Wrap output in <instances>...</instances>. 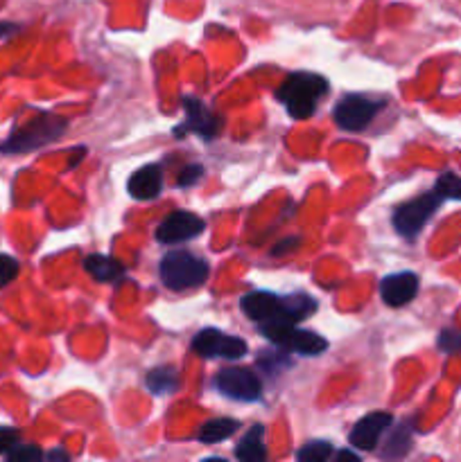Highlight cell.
<instances>
[{
  "mask_svg": "<svg viewBox=\"0 0 461 462\" xmlns=\"http://www.w3.org/2000/svg\"><path fill=\"white\" fill-rule=\"evenodd\" d=\"M325 93H328L325 77L315 75V72H292L276 90V97L289 113V117L307 120V117L315 116L316 104Z\"/></svg>",
  "mask_w": 461,
  "mask_h": 462,
  "instance_id": "cell-1",
  "label": "cell"
},
{
  "mask_svg": "<svg viewBox=\"0 0 461 462\" xmlns=\"http://www.w3.org/2000/svg\"><path fill=\"white\" fill-rule=\"evenodd\" d=\"M68 129V120L61 116H50V113H43V116L34 117V120L25 122L23 126H18L16 131L9 134V138L0 144V153H7V156H14V153H27L36 152V149L45 147V144L54 143L57 138H61Z\"/></svg>",
  "mask_w": 461,
  "mask_h": 462,
  "instance_id": "cell-2",
  "label": "cell"
},
{
  "mask_svg": "<svg viewBox=\"0 0 461 462\" xmlns=\"http://www.w3.org/2000/svg\"><path fill=\"white\" fill-rule=\"evenodd\" d=\"M208 269L206 260L188 251H170L158 264L161 282L172 291H185L206 282Z\"/></svg>",
  "mask_w": 461,
  "mask_h": 462,
  "instance_id": "cell-3",
  "label": "cell"
},
{
  "mask_svg": "<svg viewBox=\"0 0 461 462\" xmlns=\"http://www.w3.org/2000/svg\"><path fill=\"white\" fill-rule=\"evenodd\" d=\"M443 197L437 192V189H429V192H423L420 197L411 199V201L402 203L393 210L391 224L396 228V233L400 235L407 242H416L420 233H423L425 224L434 217V212L441 208Z\"/></svg>",
  "mask_w": 461,
  "mask_h": 462,
  "instance_id": "cell-4",
  "label": "cell"
},
{
  "mask_svg": "<svg viewBox=\"0 0 461 462\" xmlns=\"http://www.w3.org/2000/svg\"><path fill=\"white\" fill-rule=\"evenodd\" d=\"M262 337L274 346L285 347L301 356H319L328 350V341L310 329H301L296 325H258Z\"/></svg>",
  "mask_w": 461,
  "mask_h": 462,
  "instance_id": "cell-5",
  "label": "cell"
},
{
  "mask_svg": "<svg viewBox=\"0 0 461 462\" xmlns=\"http://www.w3.org/2000/svg\"><path fill=\"white\" fill-rule=\"evenodd\" d=\"M384 106H387V104H384L382 99H371L364 97V95H346V97H342V102L334 106L333 117L334 122H337L339 129L355 134V131H364Z\"/></svg>",
  "mask_w": 461,
  "mask_h": 462,
  "instance_id": "cell-6",
  "label": "cell"
},
{
  "mask_svg": "<svg viewBox=\"0 0 461 462\" xmlns=\"http://www.w3.org/2000/svg\"><path fill=\"white\" fill-rule=\"evenodd\" d=\"M217 391L235 402H258L262 397V382L247 368H221L212 379Z\"/></svg>",
  "mask_w": 461,
  "mask_h": 462,
  "instance_id": "cell-7",
  "label": "cell"
},
{
  "mask_svg": "<svg viewBox=\"0 0 461 462\" xmlns=\"http://www.w3.org/2000/svg\"><path fill=\"white\" fill-rule=\"evenodd\" d=\"M240 310L258 325H294L289 323L285 300L271 291H251L240 300Z\"/></svg>",
  "mask_w": 461,
  "mask_h": 462,
  "instance_id": "cell-8",
  "label": "cell"
},
{
  "mask_svg": "<svg viewBox=\"0 0 461 462\" xmlns=\"http://www.w3.org/2000/svg\"><path fill=\"white\" fill-rule=\"evenodd\" d=\"M193 350L203 359H242L247 355V343L240 337H229L221 329L206 328L194 337Z\"/></svg>",
  "mask_w": 461,
  "mask_h": 462,
  "instance_id": "cell-9",
  "label": "cell"
},
{
  "mask_svg": "<svg viewBox=\"0 0 461 462\" xmlns=\"http://www.w3.org/2000/svg\"><path fill=\"white\" fill-rule=\"evenodd\" d=\"M203 228H206V224L199 215L188 210H174L158 224L156 239L161 244H183L199 237Z\"/></svg>",
  "mask_w": 461,
  "mask_h": 462,
  "instance_id": "cell-10",
  "label": "cell"
},
{
  "mask_svg": "<svg viewBox=\"0 0 461 462\" xmlns=\"http://www.w3.org/2000/svg\"><path fill=\"white\" fill-rule=\"evenodd\" d=\"M183 108H185V125L174 129V135H183L185 129L194 131L197 135H202L203 140H212L221 129V120L197 97H183Z\"/></svg>",
  "mask_w": 461,
  "mask_h": 462,
  "instance_id": "cell-11",
  "label": "cell"
},
{
  "mask_svg": "<svg viewBox=\"0 0 461 462\" xmlns=\"http://www.w3.org/2000/svg\"><path fill=\"white\" fill-rule=\"evenodd\" d=\"M393 424L391 413H369L351 429L348 433V442L353 449L360 451H373L380 445V438L384 436L389 427Z\"/></svg>",
  "mask_w": 461,
  "mask_h": 462,
  "instance_id": "cell-12",
  "label": "cell"
},
{
  "mask_svg": "<svg viewBox=\"0 0 461 462\" xmlns=\"http://www.w3.org/2000/svg\"><path fill=\"white\" fill-rule=\"evenodd\" d=\"M419 293V275L414 271H400V273H391L382 278L380 282V296H382L384 305L389 307H405Z\"/></svg>",
  "mask_w": 461,
  "mask_h": 462,
  "instance_id": "cell-13",
  "label": "cell"
},
{
  "mask_svg": "<svg viewBox=\"0 0 461 462\" xmlns=\"http://www.w3.org/2000/svg\"><path fill=\"white\" fill-rule=\"evenodd\" d=\"M127 189L136 201H154L163 189V167L152 162L136 170L127 183Z\"/></svg>",
  "mask_w": 461,
  "mask_h": 462,
  "instance_id": "cell-14",
  "label": "cell"
},
{
  "mask_svg": "<svg viewBox=\"0 0 461 462\" xmlns=\"http://www.w3.org/2000/svg\"><path fill=\"white\" fill-rule=\"evenodd\" d=\"M84 271L98 282H118V280L125 278V266L113 260L111 255H102V253L86 257Z\"/></svg>",
  "mask_w": 461,
  "mask_h": 462,
  "instance_id": "cell-15",
  "label": "cell"
},
{
  "mask_svg": "<svg viewBox=\"0 0 461 462\" xmlns=\"http://www.w3.org/2000/svg\"><path fill=\"white\" fill-rule=\"evenodd\" d=\"M265 427L262 424H256V427L249 429L247 433L242 436V440L235 445V458L240 462H262L267 458V449H265Z\"/></svg>",
  "mask_w": 461,
  "mask_h": 462,
  "instance_id": "cell-16",
  "label": "cell"
},
{
  "mask_svg": "<svg viewBox=\"0 0 461 462\" xmlns=\"http://www.w3.org/2000/svg\"><path fill=\"white\" fill-rule=\"evenodd\" d=\"M411 436H414V420H405L398 424L384 445L382 458H405L411 449Z\"/></svg>",
  "mask_w": 461,
  "mask_h": 462,
  "instance_id": "cell-17",
  "label": "cell"
},
{
  "mask_svg": "<svg viewBox=\"0 0 461 462\" xmlns=\"http://www.w3.org/2000/svg\"><path fill=\"white\" fill-rule=\"evenodd\" d=\"M179 373L172 365H161V368L149 370L147 379H145V386H147L152 395H170V393L179 388Z\"/></svg>",
  "mask_w": 461,
  "mask_h": 462,
  "instance_id": "cell-18",
  "label": "cell"
},
{
  "mask_svg": "<svg viewBox=\"0 0 461 462\" xmlns=\"http://www.w3.org/2000/svg\"><path fill=\"white\" fill-rule=\"evenodd\" d=\"M240 422L238 420H230V418H217V420H211V422H206L202 427V431H199V442H206V445H217V442L226 440V438L233 436L235 431H238Z\"/></svg>",
  "mask_w": 461,
  "mask_h": 462,
  "instance_id": "cell-19",
  "label": "cell"
},
{
  "mask_svg": "<svg viewBox=\"0 0 461 462\" xmlns=\"http://www.w3.org/2000/svg\"><path fill=\"white\" fill-rule=\"evenodd\" d=\"M285 311H287L289 323L298 325L301 320L310 319L316 311V300L312 296H306V293H292V296H285Z\"/></svg>",
  "mask_w": 461,
  "mask_h": 462,
  "instance_id": "cell-20",
  "label": "cell"
},
{
  "mask_svg": "<svg viewBox=\"0 0 461 462\" xmlns=\"http://www.w3.org/2000/svg\"><path fill=\"white\" fill-rule=\"evenodd\" d=\"M258 365H260V368H265L269 374L283 373L287 365H292V361H289V350L276 346V350L260 352V356H258Z\"/></svg>",
  "mask_w": 461,
  "mask_h": 462,
  "instance_id": "cell-21",
  "label": "cell"
},
{
  "mask_svg": "<svg viewBox=\"0 0 461 462\" xmlns=\"http://www.w3.org/2000/svg\"><path fill=\"white\" fill-rule=\"evenodd\" d=\"M333 456V445L328 440H310L296 451V460L301 462H325Z\"/></svg>",
  "mask_w": 461,
  "mask_h": 462,
  "instance_id": "cell-22",
  "label": "cell"
},
{
  "mask_svg": "<svg viewBox=\"0 0 461 462\" xmlns=\"http://www.w3.org/2000/svg\"><path fill=\"white\" fill-rule=\"evenodd\" d=\"M434 189L443 197V201H461V176L455 171H443L434 183Z\"/></svg>",
  "mask_w": 461,
  "mask_h": 462,
  "instance_id": "cell-23",
  "label": "cell"
},
{
  "mask_svg": "<svg viewBox=\"0 0 461 462\" xmlns=\"http://www.w3.org/2000/svg\"><path fill=\"white\" fill-rule=\"evenodd\" d=\"M43 458L45 454L36 445H21V442H16L12 449L5 451V460L9 462H39Z\"/></svg>",
  "mask_w": 461,
  "mask_h": 462,
  "instance_id": "cell-24",
  "label": "cell"
},
{
  "mask_svg": "<svg viewBox=\"0 0 461 462\" xmlns=\"http://www.w3.org/2000/svg\"><path fill=\"white\" fill-rule=\"evenodd\" d=\"M437 347L443 352V355H459L461 352V332L459 329H452V328L441 329Z\"/></svg>",
  "mask_w": 461,
  "mask_h": 462,
  "instance_id": "cell-25",
  "label": "cell"
},
{
  "mask_svg": "<svg viewBox=\"0 0 461 462\" xmlns=\"http://www.w3.org/2000/svg\"><path fill=\"white\" fill-rule=\"evenodd\" d=\"M18 271H21V264H18L12 255H5V253H0V289L7 287L9 282H14L18 275Z\"/></svg>",
  "mask_w": 461,
  "mask_h": 462,
  "instance_id": "cell-26",
  "label": "cell"
},
{
  "mask_svg": "<svg viewBox=\"0 0 461 462\" xmlns=\"http://www.w3.org/2000/svg\"><path fill=\"white\" fill-rule=\"evenodd\" d=\"M203 176V165H199V162H194V165H185L183 170H181L179 179H176V185L179 188H193L194 183H199Z\"/></svg>",
  "mask_w": 461,
  "mask_h": 462,
  "instance_id": "cell-27",
  "label": "cell"
},
{
  "mask_svg": "<svg viewBox=\"0 0 461 462\" xmlns=\"http://www.w3.org/2000/svg\"><path fill=\"white\" fill-rule=\"evenodd\" d=\"M16 442H21V433H18L16 429H9V427L0 429V454L5 456V451L12 449Z\"/></svg>",
  "mask_w": 461,
  "mask_h": 462,
  "instance_id": "cell-28",
  "label": "cell"
},
{
  "mask_svg": "<svg viewBox=\"0 0 461 462\" xmlns=\"http://www.w3.org/2000/svg\"><path fill=\"white\" fill-rule=\"evenodd\" d=\"M298 244H301V237H289V239H283V242H278V244H276L274 248H271V255L278 257V255H283V253L296 251Z\"/></svg>",
  "mask_w": 461,
  "mask_h": 462,
  "instance_id": "cell-29",
  "label": "cell"
},
{
  "mask_svg": "<svg viewBox=\"0 0 461 462\" xmlns=\"http://www.w3.org/2000/svg\"><path fill=\"white\" fill-rule=\"evenodd\" d=\"M45 458H48L50 462H54V460L68 462V460H71V454H68L66 449H52V451H48V454H45Z\"/></svg>",
  "mask_w": 461,
  "mask_h": 462,
  "instance_id": "cell-30",
  "label": "cell"
},
{
  "mask_svg": "<svg viewBox=\"0 0 461 462\" xmlns=\"http://www.w3.org/2000/svg\"><path fill=\"white\" fill-rule=\"evenodd\" d=\"M337 460H353V462H360V454H357V449H355V451L343 449V451H339V454H337Z\"/></svg>",
  "mask_w": 461,
  "mask_h": 462,
  "instance_id": "cell-31",
  "label": "cell"
},
{
  "mask_svg": "<svg viewBox=\"0 0 461 462\" xmlns=\"http://www.w3.org/2000/svg\"><path fill=\"white\" fill-rule=\"evenodd\" d=\"M18 30L16 23H0V39H5V36L14 34V32Z\"/></svg>",
  "mask_w": 461,
  "mask_h": 462,
  "instance_id": "cell-32",
  "label": "cell"
},
{
  "mask_svg": "<svg viewBox=\"0 0 461 462\" xmlns=\"http://www.w3.org/2000/svg\"><path fill=\"white\" fill-rule=\"evenodd\" d=\"M81 152H86V149H84V147L75 149V153H81ZM80 158H81V156H75V161H72V162H71V165H68V167H71V170H72V167H77V162H80Z\"/></svg>",
  "mask_w": 461,
  "mask_h": 462,
  "instance_id": "cell-33",
  "label": "cell"
}]
</instances>
